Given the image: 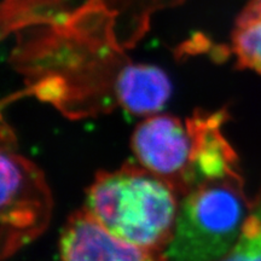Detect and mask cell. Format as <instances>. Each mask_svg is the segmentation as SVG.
<instances>
[{
	"label": "cell",
	"mask_w": 261,
	"mask_h": 261,
	"mask_svg": "<svg viewBox=\"0 0 261 261\" xmlns=\"http://www.w3.org/2000/svg\"><path fill=\"white\" fill-rule=\"evenodd\" d=\"M178 210L177 192L171 185L130 163L98 173L85 207L113 236L159 253L171 241Z\"/></svg>",
	"instance_id": "1"
},
{
	"label": "cell",
	"mask_w": 261,
	"mask_h": 261,
	"mask_svg": "<svg viewBox=\"0 0 261 261\" xmlns=\"http://www.w3.org/2000/svg\"><path fill=\"white\" fill-rule=\"evenodd\" d=\"M132 149L142 167L171 185L177 195L190 191L196 137L189 117L148 116L137 127Z\"/></svg>",
	"instance_id": "4"
},
{
	"label": "cell",
	"mask_w": 261,
	"mask_h": 261,
	"mask_svg": "<svg viewBox=\"0 0 261 261\" xmlns=\"http://www.w3.org/2000/svg\"><path fill=\"white\" fill-rule=\"evenodd\" d=\"M60 248L62 261H162L159 252L113 236L85 210L65 224Z\"/></svg>",
	"instance_id": "5"
},
{
	"label": "cell",
	"mask_w": 261,
	"mask_h": 261,
	"mask_svg": "<svg viewBox=\"0 0 261 261\" xmlns=\"http://www.w3.org/2000/svg\"><path fill=\"white\" fill-rule=\"evenodd\" d=\"M231 51L238 67L261 75V0H249L234 19Z\"/></svg>",
	"instance_id": "7"
},
{
	"label": "cell",
	"mask_w": 261,
	"mask_h": 261,
	"mask_svg": "<svg viewBox=\"0 0 261 261\" xmlns=\"http://www.w3.org/2000/svg\"><path fill=\"white\" fill-rule=\"evenodd\" d=\"M220 261H261V196L253 201L236 244Z\"/></svg>",
	"instance_id": "8"
},
{
	"label": "cell",
	"mask_w": 261,
	"mask_h": 261,
	"mask_svg": "<svg viewBox=\"0 0 261 261\" xmlns=\"http://www.w3.org/2000/svg\"><path fill=\"white\" fill-rule=\"evenodd\" d=\"M117 106L130 115L152 116L161 112L172 94V84L158 65L128 63L114 83Z\"/></svg>",
	"instance_id": "6"
},
{
	"label": "cell",
	"mask_w": 261,
	"mask_h": 261,
	"mask_svg": "<svg viewBox=\"0 0 261 261\" xmlns=\"http://www.w3.org/2000/svg\"><path fill=\"white\" fill-rule=\"evenodd\" d=\"M252 205L241 175L192 189L179 203L165 257L169 261H220L236 244Z\"/></svg>",
	"instance_id": "2"
},
{
	"label": "cell",
	"mask_w": 261,
	"mask_h": 261,
	"mask_svg": "<svg viewBox=\"0 0 261 261\" xmlns=\"http://www.w3.org/2000/svg\"><path fill=\"white\" fill-rule=\"evenodd\" d=\"M3 139L2 148V259L14 255L46 230L52 196L37 165L18 155Z\"/></svg>",
	"instance_id": "3"
}]
</instances>
